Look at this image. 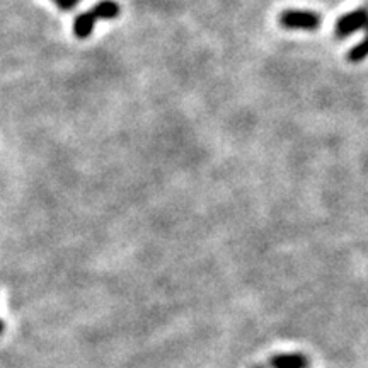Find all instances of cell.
<instances>
[{
  "instance_id": "obj_1",
  "label": "cell",
  "mask_w": 368,
  "mask_h": 368,
  "mask_svg": "<svg viewBox=\"0 0 368 368\" xmlns=\"http://www.w3.org/2000/svg\"><path fill=\"white\" fill-rule=\"evenodd\" d=\"M321 15L314 10L286 9L280 14L281 28L290 31H317L321 28Z\"/></svg>"
},
{
  "instance_id": "obj_4",
  "label": "cell",
  "mask_w": 368,
  "mask_h": 368,
  "mask_svg": "<svg viewBox=\"0 0 368 368\" xmlns=\"http://www.w3.org/2000/svg\"><path fill=\"white\" fill-rule=\"evenodd\" d=\"M96 22H98V19H96V15L91 10H85V13L77 15L75 21H73V34H75V38L87 40L94 33Z\"/></svg>"
},
{
  "instance_id": "obj_2",
  "label": "cell",
  "mask_w": 368,
  "mask_h": 368,
  "mask_svg": "<svg viewBox=\"0 0 368 368\" xmlns=\"http://www.w3.org/2000/svg\"><path fill=\"white\" fill-rule=\"evenodd\" d=\"M368 17L365 7H358V9L350 10V13L341 15V17H338V21H336L334 36L338 40H344V38L358 33V31L365 29Z\"/></svg>"
},
{
  "instance_id": "obj_10",
  "label": "cell",
  "mask_w": 368,
  "mask_h": 368,
  "mask_svg": "<svg viewBox=\"0 0 368 368\" xmlns=\"http://www.w3.org/2000/svg\"><path fill=\"white\" fill-rule=\"evenodd\" d=\"M253 368H263V367H253Z\"/></svg>"
},
{
  "instance_id": "obj_9",
  "label": "cell",
  "mask_w": 368,
  "mask_h": 368,
  "mask_svg": "<svg viewBox=\"0 0 368 368\" xmlns=\"http://www.w3.org/2000/svg\"><path fill=\"white\" fill-rule=\"evenodd\" d=\"M73 2H75V3H79V2H80V0H73Z\"/></svg>"
},
{
  "instance_id": "obj_5",
  "label": "cell",
  "mask_w": 368,
  "mask_h": 368,
  "mask_svg": "<svg viewBox=\"0 0 368 368\" xmlns=\"http://www.w3.org/2000/svg\"><path fill=\"white\" fill-rule=\"evenodd\" d=\"M91 13L96 15L98 21H101V19H103V21H113V19L119 17L122 7H119V3L115 2V0H101V2L92 7Z\"/></svg>"
},
{
  "instance_id": "obj_3",
  "label": "cell",
  "mask_w": 368,
  "mask_h": 368,
  "mask_svg": "<svg viewBox=\"0 0 368 368\" xmlns=\"http://www.w3.org/2000/svg\"><path fill=\"white\" fill-rule=\"evenodd\" d=\"M271 368H309L311 360L302 353H280L270 358Z\"/></svg>"
},
{
  "instance_id": "obj_8",
  "label": "cell",
  "mask_w": 368,
  "mask_h": 368,
  "mask_svg": "<svg viewBox=\"0 0 368 368\" xmlns=\"http://www.w3.org/2000/svg\"><path fill=\"white\" fill-rule=\"evenodd\" d=\"M3 329H6V324H3V321L0 319V336L3 334Z\"/></svg>"
},
{
  "instance_id": "obj_7",
  "label": "cell",
  "mask_w": 368,
  "mask_h": 368,
  "mask_svg": "<svg viewBox=\"0 0 368 368\" xmlns=\"http://www.w3.org/2000/svg\"><path fill=\"white\" fill-rule=\"evenodd\" d=\"M53 3L58 7L60 10H64V13H71V10H73V7L77 6L73 0H52Z\"/></svg>"
},
{
  "instance_id": "obj_6",
  "label": "cell",
  "mask_w": 368,
  "mask_h": 368,
  "mask_svg": "<svg viewBox=\"0 0 368 368\" xmlns=\"http://www.w3.org/2000/svg\"><path fill=\"white\" fill-rule=\"evenodd\" d=\"M367 58V40H362L360 43H356L353 48L348 52V61L351 64H360Z\"/></svg>"
}]
</instances>
